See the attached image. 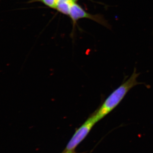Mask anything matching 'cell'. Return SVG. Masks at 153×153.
I'll return each mask as SVG.
<instances>
[{
  "label": "cell",
  "mask_w": 153,
  "mask_h": 153,
  "mask_svg": "<svg viewBox=\"0 0 153 153\" xmlns=\"http://www.w3.org/2000/svg\"><path fill=\"white\" fill-rule=\"evenodd\" d=\"M139 75V74L134 69L130 77L108 96L101 106L94 113L97 122L112 111L120 104L128 91L135 85L140 84L137 80Z\"/></svg>",
  "instance_id": "6da1fadb"
},
{
  "label": "cell",
  "mask_w": 153,
  "mask_h": 153,
  "mask_svg": "<svg viewBox=\"0 0 153 153\" xmlns=\"http://www.w3.org/2000/svg\"><path fill=\"white\" fill-rule=\"evenodd\" d=\"M97 122L94 113L75 132L66 146V151L74 150L77 145L85 138Z\"/></svg>",
  "instance_id": "7a4b0ae2"
},
{
  "label": "cell",
  "mask_w": 153,
  "mask_h": 153,
  "mask_svg": "<svg viewBox=\"0 0 153 153\" xmlns=\"http://www.w3.org/2000/svg\"><path fill=\"white\" fill-rule=\"evenodd\" d=\"M69 15L74 24L79 19L87 18L95 21L108 29L111 30V26L102 15L100 14L92 15L88 13L76 3H74L71 6Z\"/></svg>",
  "instance_id": "3957f363"
},
{
  "label": "cell",
  "mask_w": 153,
  "mask_h": 153,
  "mask_svg": "<svg viewBox=\"0 0 153 153\" xmlns=\"http://www.w3.org/2000/svg\"><path fill=\"white\" fill-rule=\"evenodd\" d=\"M74 0H58L55 9L65 15H69L71 6L74 4Z\"/></svg>",
  "instance_id": "277c9868"
},
{
  "label": "cell",
  "mask_w": 153,
  "mask_h": 153,
  "mask_svg": "<svg viewBox=\"0 0 153 153\" xmlns=\"http://www.w3.org/2000/svg\"><path fill=\"white\" fill-rule=\"evenodd\" d=\"M38 1L44 3L49 7L55 9L58 0H38Z\"/></svg>",
  "instance_id": "5b68a950"
},
{
  "label": "cell",
  "mask_w": 153,
  "mask_h": 153,
  "mask_svg": "<svg viewBox=\"0 0 153 153\" xmlns=\"http://www.w3.org/2000/svg\"><path fill=\"white\" fill-rule=\"evenodd\" d=\"M76 153V152H75L74 151V150H72V151H66V153Z\"/></svg>",
  "instance_id": "8992f818"
},
{
  "label": "cell",
  "mask_w": 153,
  "mask_h": 153,
  "mask_svg": "<svg viewBox=\"0 0 153 153\" xmlns=\"http://www.w3.org/2000/svg\"><path fill=\"white\" fill-rule=\"evenodd\" d=\"M74 1H76V0H74Z\"/></svg>",
  "instance_id": "52a82bcc"
}]
</instances>
